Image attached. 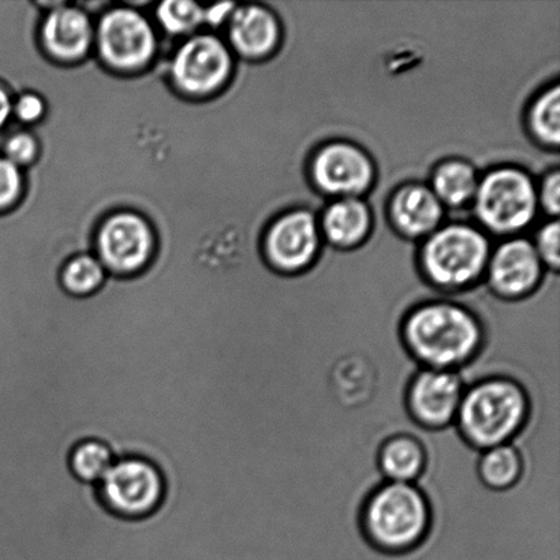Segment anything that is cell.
I'll list each match as a JSON object with an SVG mask.
<instances>
[{"label": "cell", "instance_id": "4dcf8cb0", "mask_svg": "<svg viewBox=\"0 0 560 560\" xmlns=\"http://www.w3.org/2000/svg\"><path fill=\"white\" fill-rule=\"evenodd\" d=\"M11 112H13V106H11L10 96L0 88V128L8 124Z\"/></svg>", "mask_w": 560, "mask_h": 560}, {"label": "cell", "instance_id": "2e32d148", "mask_svg": "<svg viewBox=\"0 0 560 560\" xmlns=\"http://www.w3.org/2000/svg\"><path fill=\"white\" fill-rule=\"evenodd\" d=\"M318 218L322 238L334 249L360 248L371 237L375 219L364 199H335Z\"/></svg>", "mask_w": 560, "mask_h": 560}, {"label": "cell", "instance_id": "9c48e42d", "mask_svg": "<svg viewBox=\"0 0 560 560\" xmlns=\"http://www.w3.org/2000/svg\"><path fill=\"white\" fill-rule=\"evenodd\" d=\"M466 384L460 372L419 368L406 383L404 405L415 425L430 432L454 427Z\"/></svg>", "mask_w": 560, "mask_h": 560}, {"label": "cell", "instance_id": "484cf974", "mask_svg": "<svg viewBox=\"0 0 560 560\" xmlns=\"http://www.w3.org/2000/svg\"><path fill=\"white\" fill-rule=\"evenodd\" d=\"M537 200L541 212L550 219H558L560 211V172L559 168H552L540 184H537Z\"/></svg>", "mask_w": 560, "mask_h": 560}, {"label": "cell", "instance_id": "ffe728a7", "mask_svg": "<svg viewBox=\"0 0 560 560\" xmlns=\"http://www.w3.org/2000/svg\"><path fill=\"white\" fill-rule=\"evenodd\" d=\"M525 474V460L514 443L485 450L477 460V476L492 492H506L518 485Z\"/></svg>", "mask_w": 560, "mask_h": 560}, {"label": "cell", "instance_id": "d6986e66", "mask_svg": "<svg viewBox=\"0 0 560 560\" xmlns=\"http://www.w3.org/2000/svg\"><path fill=\"white\" fill-rule=\"evenodd\" d=\"M480 174L474 163L450 158L433 168L430 188L446 210H465L474 202Z\"/></svg>", "mask_w": 560, "mask_h": 560}, {"label": "cell", "instance_id": "8992f818", "mask_svg": "<svg viewBox=\"0 0 560 560\" xmlns=\"http://www.w3.org/2000/svg\"><path fill=\"white\" fill-rule=\"evenodd\" d=\"M307 175L318 194L329 199H362L376 183L370 152L349 140L324 142L313 151Z\"/></svg>", "mask_w": 560, "mask_h": 560}, {"label": "cell", "instance_id": "ba28073f", "mask_svg": "<svg viewBox=\"0 0 560 560\" xmlns=\"http://www.w3.org/2000/svg\"><path fill=\"white\" fill-rule=\"evenodd\" d=\"M262 235L267 266L280 277L310 271L320 255L323 238L318 218L310 208H291L280 213Z\"/></svg>", "mask_w": 560, "mask_h": 560}, {"label": "cell", "instance_id": "4fadbf2b", "mask_svg": "<svg viewBox=\"0 0 560 560\" xmlns=\"http://www.w3.org/2000/svg\"><path fill=\"white\" fill-rule=\"evenodd\" d=\"M97 248L103 266L112 276H135L150 261L155 235L144 218L133 212H119L98 229Z\"/></svg>", "mask_w": 560, "mask_h": 560}, {"label": "cell", "instance_id": "52a82bcc", "mask_svg": "<svg viewBox=\"0 0 560 560\" xmlns=\"http://www.w3.org/2000/svg\"><path fill=\"white\" fill-rule=\"evenodd\" d=\"M96 492L107 512L119 518L140 520L161 508L166 485L161 470L150 460L122 457L115 458Z\"/></svg>", "mask_w": 560, "mask_h": 560}, {"label": "cell", "instance_id": "f1b7e54d", "mask_svg": "<svg viewBox=\"0 0 560 560\" xmlns=\"http://www.w3.org/2000/svg\"><path fill=\"white\" fill-rule=\"evenodd\" d=\"M15 114L22 122L37 124L46 115V103L43 97L33 92L21 95L15 104Z\"/></svg>", "mask_w": 560, "mask_h": 560}, {"label": "cell", "instance_id": "4316f807", "mask_svg": "<svg viewBox=\"0 0 560 560\" xmlns=\"http://www.w3.org/2000/svg\"><path fill=\"white\" fill-rule=\"evenodd\" d=\"M24 184L20 168L5 158H0V210H8L21 195Z\"/></svg>", "mask_w": 560, "mask_h": 560}, {"label": "cell", "instance_id": "f546056e", "mask_svg": "<svg viewBox=\"0 0 560 560\" xmlns=\"http://www.w3.org/2000/svg\"><path fill=\"white\" fill-rule=\"evenodd\" d=\"M237 5L234 3H219L205 9V21L212 26L222 25L224 21L233 15Z\"/></svg>", "mask_w": 560, "mask_h": 560}, {"label": "cell", "instance_id": "7a4b0ae2", "mask_svg": "<svg viewBox=\"0 0 560 560\" xmlns=\"http://www.w3.org/2000/svg\"><path fill=\"white\" fill-rule=\"evenodd\" d=\"M357 524L368 546L387 556H404L431 535V499L419 485L383 480L364 497Z\"/></svg>", "mask_w": 560, "mask_h": 560}, {"label": "cell", "instance_id": "5bb4252c", "mask_svg": "<svg viewBox=\"0 0 560 560\" xmlns=\"http://www.w3.org/2000/svg\"><path fill=\"white\" fill-rule=\"evenodd\" d=\"M446 208L442 206L430 185L408 183L398 186L389 197L388 222L400 237L424 241L443 224Z\"/></svg>", "mask_w": 560, "mask_h": 560}, {"label": "cell", "instance_id": "277c9868", "mask_svg": "<svg viewBox=\"0 0 560 560\" xmlns=\"http://www.w3.org/2000/svg\"><path fill=\"white\" fill-rule=\"evenodd\" d=\"M492 252L490 237L475 224H442L421 241L419 268L432 289L454 294L470 290L486 277Z\"/></svg>", "mask_w": 560, "mask_h": 560}, {"label": "cell", "instance_id": "83f0119b", "mask_svg": "<svg viewBox=\"0 0 560 560\" xmlns=\"http://www.w3.org/2000/svg\"><path fill=\"white\" fill-rule=\"evenodd\" d=\"M4 152L5 159L16 167L31 166L38 152L36 137L31 133H16L5 142Z\"/></svg>", "mask_w": 560, "mask_h": 560}, {"label": "cell", "instance_id": "5b68a950", "mask_svg": "<svg viewBox=\"0 0 560 560\" xmlns=\"http://www.w3.org/2000/svg\"><path fill=\"white\" fill-rule=\"evenodd\" d=\"M470 208L482 232L518 237L540 212L536 180L523 167H493L480 177Z\"/></svg>", "mask_w": 560, "mask_h": 560}, {"label": "cell", "instance_id": "8fae6325", "mask_svg": "<svg viewBox=\"0 0 560 560\" xmlns=\"http://www.w3.org/2000/svg\"><path fill=\"white\" fill-rule=\"evenodd\" d=\"M545 272L534 243L518 235L504 240L492 249L485 279L493 295L515 302L534 295L545 279Z\"/></svg>", "mask_w": 560, "mask_h": 560}, {"label": "cell", "instance_id": "7402d4cb", "mask_svg": "<svg viewBox=\"0 0 560 560\" xmlns=\"http://www.w3.org/2000/svg\"><path fill=\"white\" fill-rule=\"evenodd\" d=\"M112 448L97 439L77 443L69 454L71 475L82 485L97 486L114 464Z\"/></svg>", "mask_w": 560, "mask_h": 560}, {"label": "cell", "instance_id": "603a6c76", "mask_svg": "<svg viewBox=\"0 0 560 560\" xmlns=\"http://www.w3.org/2000/svg\"><path fill=\"white\" fill-rule=\"evenodd\" d=\"M106 278L107 272L104 270L103 262L84 254L65 262L62 272H60V284L66 293L85 299V296L96 293Z\"/></svg>", "mask_w": 560, "mask_h": 560}, {"label": "cell", "instance_id": "ac0fdd59", "mask_svg": "<svg viewBox=\"0 0 560 560\" xmlns=\"http://www.w3.org/2000/svg\"><path fill=\"white\" fill-rule=\"evenodd\" d=\"M376 468L384 481L419 485L428 468V450L415 433L397 432L376 450Z\"/></svg>", "mask_w": 560, "mask_h": 560}, {"label": "cell", "instance_id": "44dd1931", "mask_svg": "<svg viewBox=\"0 0 560 560\" xmlns=\"http://www.w3.org/2000/svg\"><path fill=\"white\" fill-rule=\"evenodd\" d=\"M528 133L537 144L558 151L560 142V85H552L537 93L526 112Z\"/></svg>", "mask_w": 560, "mask_h": 560}, {"label": "cell", "instance_id": "cb8c5ba5", "mask_svg": "<svg viewBox=\"0 0 560 560\" xmlns=\"http://www.w3.org/2000/svg\"><path fill=\"white\" fill-rule=\"evenodd\" d=\"M158 20L172 35H183L205 22V9L190 0H166L159 4Z\"/></svg>", "mask_w": 560, "mask_h": 560}, {"label": "cell", "instance_id": "3957f363", "mask_svg": "<svg viewBox=\"0 0 560 560\" xmlns=\"http://www.w3.org/2000/svg\"><path fill=\"white\" fill-rule=\"evenodd\" d=\"M529 393L517 378L491 375L466 386L454 428L466 446L485 450L513 443L528 425Z\"/></svg>", "mask_w": 560, "mask_h": 560}, {"label": "cell", "instance_id": "30bf717a", "mask_svg": "<svg viewBox=\"0 0 560 560\" xmlns=\"http://www.w3.org/2000/svg\"><path fill=\"white\" fill-rule=\"evenodd\" d=\"M97 46L104 63L114 70L129 71L151 62L156 36L139 11L119 8L108 11L98 24Z\"/></svg>", "mask_w": 560, "mask_h": 560}, {"label": "cell", "instance_id": "9a60e30c", "mask_svg": "<svg viewBox=\"0 0 560 560\" xmlns=\"http://www.w3.org/2000/svg\"><path fill=\"white\" fill-rule=\"evenodd\" d=\"M282 40V21L266 5H243L230 16V42L248 62H266L277 54Z\"/></svg>", "mask_w": 560, "mask_h": 560}, {"label": "cell", "instance_id": "6da1fadb", "mask_svg": "<svg viewBox=\"0 0 560 560\" xmlns=\"http://www.w3.org/2000/svg\"><path fill=\"white\" fill-rule=\"evenodd\" d=\"M399 340L411 361L427 370L460 372L479 359L487 343L485 322L471 307L436 299L405 313Z\"/></svg>", "mask_w": 560, "mask_h": 560}, {"label": "cell", "instance_id": "d4e9b609", "mask_svg": "<svg viewBox=\"0 0 560 560\" xmlns=\"http://www.w3.org/2000/svg\"><path fill=\"white\" fill-rule=\"evenodd\" d=\"M534 243L536 254L539 256L546 270L558 273L560 267V226L558 219L547 221L537 230Z\"/></svg>", "mask_w": 560, "mask_h": 560}, {"label": "cell", "instance_id": "e0dca14e", "mask_svg": "<svg viewBox=\"0 0 560 560\" xmlns=\"http://www.w3.org/2000/svg\"><path fill=\"white\" fill-rule=\"evenodd\" d=\"M42 40L48 55L60 62H75L90 51L92 25L84 11L60 5L42 25Z\"/></svg>", "mask_w": 560, "mask_h": 560}, {"label": "cell", "instance_id": "7c38bea8", "mask_svg": "<svg viewBox=\"0 0 560 560\" xmlns=\"http://www.w3.org/2000/svg\"><path fill=\"white\" fill-rule=\"evenodd\" d=\"M233 58L224 43L211 35L190 38L175 54L172 65L178 92L206 96L232 79Z\"/></svg>", "mask_w": 560, "mask_h": 560}]
</instances>
